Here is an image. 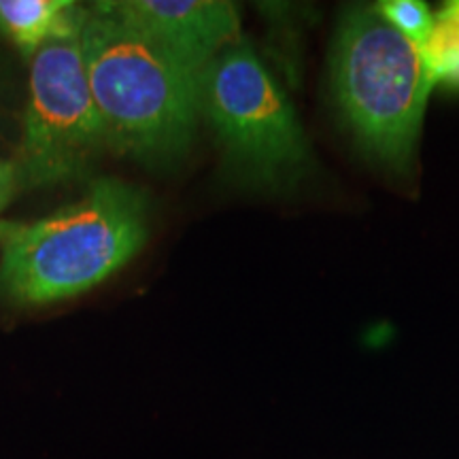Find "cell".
Listing matches in <instances>:
<instances>
[{"label": "cell", "mask_w": 459, "mask_h": 459, "mask_svg": "<svg viewBox=\"0 0 459 459\" xmlns=\"http://www.w3.org/2000/svg\"><path fill=\"white\" fill-rule=\"evenodd\" d=\"M145 238V198L128 183L96 181L41 220L0 221V290L15 304L66 300L126 266Z\"/></svg>", "instance_id": "1"}, {"label": "cell", "mask_w": 459, "mask_h": 459, "mask_svg": "<svg viewBox=\"0 0 459 459\" xmlns=\"http://www.w3.org/2000/svg\"><path fill=\"white\" fill-rule=\"evenodd\" d=\"M79 41L107 147L149 164L181 158L196 132L200 74L94 9Z\"/></svg>", "instance_id": "2"}, {"label": "cell", "mask_w": 459, "mask_h": 459, "mask_svg": "<svg viewBox=\"0 0 459 459\" xmlns=\"http://www.w3.org/2000/svg\"><path fill=\"white\" fill-rule=\"evenodd\" d=\"M330 83L344 128L370 162L411 177L434 77L421 48L377 7H351L338 24Z\"/></svg>", "instance_id": "3"}, {"label": "cell", "mask_w": 459, "mask_h": 459, "mask_svg": "<svg viewBox=\"0 0 459 459\" xmlns=\"http://www.w3.org/2000/svg\"><path fill=\"white\" fill-rule=\"evenodd\" d=\"M200 113L230 170L254 187L291 189L313 169L294 107L247 41L223 49L198 77Z\"/></svg>", "instance_id": "4"}, {"label": "cell", "mask_w": 459, "mask_h": 459, "mask_svg": "<svg viewBox=\"0 0 459 459\" xmlns=\"http://www.w3.org/2000/svg\"><path fill=\"white\" fill-rule=\"evenodd\" d=\"M79 37L51 41L32 57L17 158L26 186L74 179L107 147Z\"/></svg>", "instance_id": "5"}, {"label": "cell", "mask_w": 459, "mask_h": 459, "mask_svg": "<svg viewBox=\"0 0 459 459\" xmlns=\"http://www.w3.org/2000/svg\"><path fill=\"white\" fill-rule=\"evenodd\" d=\"M91 9L158 43L198 74L240 41L238 9L226 0H111Z\"/></svg>", "instance_id": "6"}, {"label": "cell", "mask_w": 459, "mask_h": 459, "mask_svg": "<svg viewBox=\"0 0 459 459\" xmlns=\"http://www.w3.org/2000/svg\"><path fill=\"white\" fill-rule=\"evenodd\" d=\"M88 13L71 0H0V34L32 60L43 45L79 37Z\"/></svg>", "instance_id": "7"}, {"label": "cell", "mask_w": 459, "mask_h": 459, "mask_svg": "<svg viewBox=\"0 0 459 459\" xmlns=\"http://www.w3.org/2000/svg\"><path fill=\"white\" fill-rule=\"evenodd\" d=\"M421 54L434 82H445L459 66V0L443 4L434 15V28L421 45Z\"/></svg>", "instance_id": "8"}, {"label": "cell", "mask_w": 459, "mask_h": 459, "mask_svg": "<svg viewBox=\"0 0 459 459\" xmlns=\"http://www.w3.org/2000/svg\"><path fill=\"white\" fill-rule=\"evenodd\" d=\"M377 9L395 30L417 43L419 48L428 41L434 28V15L426 3L421 0H385Z\"/></svg>", "instance_id": "9"}, {"label": "cell", "mask_w": 459, "mask_h": 459, "mask_svg": "<svg viewBox=\"0 0 459 459\" xmlns=\"http://www.w3.org/2000/svg\"><path fill=\"white\" fill-rule=\"evenodd\" d=\"M11 181H13V169L11 166H0V198L7 194Z\"/></svg>", "instance_id": "10"}, {"label": "cell", "mask_w": 459, "mask_h": 459, "mask_svg": "<svg viewBox=\"0 0 459 459\" xmlns=\"http://www.w3.org/2000/svg\"><path fill=\"white\" fill-rule=\"evenodd\" d=\"M443 83H445V85H449L451 90H459V66L455 68V71H453V73L449 74V77L445 79Z\"/></svg>", "instance_id": "11"}]
</instances>
